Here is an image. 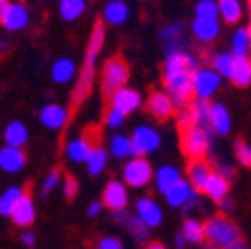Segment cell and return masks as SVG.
<instances>
[{"instance_id": "f35d334b", "label": "cell", "mask_w": 251, "mask_h": 249, "mask_svg": "<svg viewBox=\"0 0 251 249\" xmlns=\"http://www.w3.org/2000/svg\"><path fill=\"white\" fill-rule=\"evenodd\" d=\"M194 12H196V18H201V20H219L217 0H200Z\"/></svg>"}, {"instance_id": "8d00e7d4", "label": "cell", "mask_w": 251, "mask_h": 249, "mask_svg": "<svg viewBox=\"0 0 251 249\" xmlns=\"http://www.w3.org/2000/svg\"><path fill=\"white\" fill-rule=\"evenodd\" d=\"M126 227H128V233L132 235V239L136 241V243H140V245H148L150 243V227L142 222V220H138V217L132 213L130 215V220L126 222Z\"/></svg>"}, {"instance_id": "52a82bcc", "label": "cell", "mask_w": 251, "mask_h": 249, "mask_svg": "<svg viewBox=\"0 0 251 249\" xmlns=\"http://www.w3.org/2000/svg\"><path fill=\"white\" fill-rule=\"evenodd\" d=\"M222 76H219L211 66H200L192 76V90L194 100L200 102H211L215 94L222 88Z\"/></svg>"}, {"instance_id": "2e32d148", "label": "cell", "mask_w": 251, "mask_h": 249, "mask_svg": "<svg viewBox=\"0 0 251 249\" xmlns=\"http://www.w3.org/2000/svg\"><path fill=\"white\" fill-rule=\"evenodd\" d=\"M10 222L16 225V227H30L34 222H36V203L32 199L28 192H24V196L20 198V201L16 203V207L12 209L10 213Z\"/></svg>"}, {"instance_id": "d6a6232c", "label": "cell", "mask_w": 251, "mask_h": 249, "mask_svg": "<svg viewBox=\"0 0 251 249\" xmlns=\"http://www.w3.org/2000/svg\"><path fill=\"white\" fill-rule=\"evenodd\" d=\"M22 196H24V190L18 188V185H10V188H6L0 194V217H10L12 209L16 207Z\"/></svg>"}, {"instance_id": "ffe728a7", "label": "cell", "mask_w": 251, "mask_h": 249, "mask_svg": "<svg viewBox=\"0 0 251 249\" xmlns=\"http://www.w3.org/2000/svg\"><path fill=\"white\" fill-rule=\"evenodd\" d=\"M222 34V22L219 20H201L194 18L192 22V36L200 44H211Z\"/></svg>"}, {"instance_id": "3957f363", "label": "cell", "mask_w": 251, "mask_h": 249, "mask_svg": "<svg viewBox=\"0 0 251 249\" xmlns=\"http://www.w3.org/2000/svg\"><path fill=\"white\" fill-rule=\"evenodd\" d=\"M203 233H205V241L213 249H226L227 245L241 239L239 225L231 220V217H227L226 213L209 215L203 222Z\"/></svg>"}, {"instance_id": "7c38bea8", "label": "cell", "mask_w": 251, "mask_h": 249, "mask_svg": "<svg viewBox=\"0 0 251 249\" xmlns=\"http://www.w3.org/2000/svg\"><path fill=\"white\" fill-rule=\"evenodd\" d=\"M30 24V10L26 8L24 2H10L6 10L0 16V26L6 32H22Z\"/></svg>"}, {"instance_id": "4316f807", "label": "cell", "mask_w": 251, "mask_h": 249, "mask_svg": "<svg viewBox=\"0 0 251 249\" xmlns=\"http://www.w3.org/2000/svg\"><path fill=\"white\" fill-rule=\"evenodd\" d=\"M203 194H205L211 201L219 203L224 198L229 196V179L224 177L219 172L213 170V174L209 175V179H207V183H205V188H203Z\"/></svg>"}, {"instance_id": "e575fe53", "label": "cell", "mask_w": 251, "mask_h": 249, "mask_svg": "<svg viewBox=\"0 0 251 249\" xmlns=\"http://www.w3.org/2000/svg\"><path fill=\"white\" fill-rule=\"evenodd\" d=\"M209 110H211V102L194 100V102L187 104V112H190L194 126H207L209 128Z\"/></svg>"}, {"instance_id": "603a6c76", "label": "cell", "mask_w": 251, "mask_h": 249, "mask_svg": "<svg viewBox=\"0 0 251 249\" xmlns=\"http://www.w3.org/2000/svg\"><path fill=\"white\" fill-rule=\"evenodd\" d=\"M76 76H78V64L68 56L58 58L50 66V78L56 84H70Z\"/></svg>"}, {"instance_id": "9c48e42d", "label": "cell", "mask_w": 251, "mask_h": 249, "mask_svg": "<svg viewBox=\"0 0 251 249\" xmlns=\"http://www.w3.org/2000/svg\"><path fill=\"white\" fill-rule=\"evenodd\" d=\"M130 140H132V158H146V155L153 153L162 146V134L150 124L136 126Z\"/></svg>"}, {"instance_id": "1f68e13d", "label": "cell", "mask_w": 251, "mask_h": 249, "mask_svg": "<svg viewBox=\"0 0 251 249\" xmlns=\"http://www.w3.org/2000/svg\"><path fill=\"white\" fill-rule=\"evenodd\" d=\"M108 151L112 153V158L118 160H130L132 158V140L126 134H114L108 140Z\"/></svg>"}, {"instance_id": "836d02e7", "label": "cell", "mask_w": 251, "mask_h": 249, "mask_svg": "<svg viewBox=\"0 0 251 249\" xmlns=\"http://www.w3.org/2000/svg\"><path fill=\"white\" fill-rule=\"evenodd\" d=\"M229 80L239 88H247L251 84V60H249V56L247 58H235L233 72H231Z\"/></svg>"}, {"instance_id": "277c9868", "label": "cell", "mask_w": 251, "mask_h": 249, "mask_svg": "<svg viewBox=\"0 0 251 249\" xmlns=\"http://www.w3.org/2000/svg\"><path fill=\"white\" fill-rule=\"evenodd\" d=\"M213 148V132L207 126H192L181 130V153L187 162L205 160Z\"/></svg>"}, {"instance_id": "ab89813d", "label": "cell", "mask_w": 251, "mask_h": 249, "mask_svg": "<svg viewBox=\"0 0 251 249\" xmlns=\"http://www.w3.org/2000/svg\"><path fill=\"white\" fill-rule=\"evenodd\" d=\"M181 36H183V24L181 22H168L160 28V32H158V40L162 44L172 42V40L181 38Z\"/></svg>"}, {"instance_id": "7a4b0ae2", "label": "cell", "mask_w": 251, "mask_h": 249, "mask_svg": "<svg viewBox=\"0 0 251 249\" xmlns=\"http://www.w3.org/2000/svg\"><path fill=\"white\" fill-rule=\"evenodd\" d=\"M104 42H106V24L100 20L92 26V32H90V38L86 44V52H84L82 64H80V74H78L76 86L72 90V98H70L72 110L80 108L90 96L94 80H96V64H98L100 52L104 48Z\"/></svg>"}, {"instance_id": "c3c4849f", "label": "cell", "mask_w": 251, "mask_h": 249, "mask_svg": "<svg viewBox=\"0 0 251 249\" xmlns=\"http://www.w3.org/2000/svg\"><path fill=\"white\" fill-rule=\"evenodd\" d=\"M102 209H104L102 201H92V203L86 207V215H88V217H96V215H100Z\"/></svg>"}, {"instance_id": "ba28073f", "label": "cell", "mask_w": 251, "mask_h": 249, "mask_svg": "<svg viewBox=\"0 0 251 249\" xmlns=\"http://www.w3.org/2000/svg\"><path fill=\"white\" fill-rule=\"evenodd\" d=\"M153 172L148 158H130L122 168V181L132 190H144L153 181Z\"/></svg>"}, {"instance_id": "7dc6e473", "label": "cell", "mask_w": 251, "mask_h": 249, "mask_svg": "<svg viewBox=\"0 0 251 249\" xmlns=\"http://www.w3.org/2000/svg\"><path fill=\"white\" fill-rule=\"evenodd\" d=\"M112 213V220L116 222V224H122V225H126V222L130 220V211L128 209H118V211H110Z\"/></svg>"}, {"instance_id": "f1b7e54d", "label": "cell", "mask_w": 251, "mask_h": 249, "mask_svg": "<svg viewBox=\"0 0 251 249\" xmlns=\"http://www.w3.org/2000/svg\"><path fill=\"white\" fill-rule=\"evenodd\" d=\"M249 32L245 26H237L229 38V54L233 58H247L249 56Z\"/></svg>"}, {"instance_id": "d4e9b609", "label": "cell", "mask_w": 251, "mask_h": 249, "mask_svg": "<svg viewBox=\"0 0 251 249\" xmlns=\"http://www.w3.org/2000/svg\"><path fill=\"white\" fill-rule=\"evenodd\" d=\"M4 136V146H12V148H24L30 140V130L22 120H12L6 124V128L2 132Z\"/></svg>"}, {"instance_id": "f5cc1de1", "label": "cell", "mask_w": 251, "mask_h": 249, "mask_svg": "<svg viewBox=\"0 0 251 249\" xmlns=\"http://www.w3.org/2000/svg\"><path fill=\"white\" fill-rule=\"evenodd\" d=\"M185 245H187L185 237H183L181 233H177V235H176V249H185Z\"/></svg>"}, {"instance_id": "5bb4252c", "label": "cell", "mask_w": 251, "mask_h": 249, "mask_svg": "<svg viewBox=\"0 0 251 249\" xmlns=\"http://www.w3.org/2000/svg\"><path fill=\"white\" fill-rule=\"evenodd\" d=\"M146 110L160 122H166L176 116V106L166 94V90H151L146 98Z\"/></svg>"}, {"instance_id": "8fae6325", "label": "cell", "mask_w": 251, "mask_h": 249, "mask_svg": "<svg viewBox=\"0 0 251 249\" xmlns=\"http://www.w3.org/2000/svg\"><path fill=\"white\" fill-rule=\"evenodd\" d=\"M134 215L138 217V220H142L150 229L160 227L162 222H164V209H162V205L155 201L153 198H150V196L138 198L134 201Z\"/></svg>"}, {"instance_id": "60d3db41", "label": "cell", "mask_w": 251, "mask_h": 249, "mask_svg": "<svg viewBox=\"0 0 251 249\" xmlns=\"http://www.w3.org/2000/svg\"><path fill=\"white\" fill-rule=\"evenodd\" d=\"M126 118H128V116H124L120 110L108 106V108H106V114H104V124H106L108 130H120V128L124 126Z\"/></svg>"}, {"instance_id": "d590c367", "label": "cell", "mask_w": 251, "mask_h": 249, "mask_svg": "<svg viewBox=\"0 0 251 249\" xmlns=\"http://www.w3.org/2000/svg\"><path fill=\"white\" fill-rule=\"evenodd\" d=\"M233 64H235V58L229 52H215L211 56V68L222 76V78H231L233 72Z\"/></svg>"}, {"instance_id": "9f6ffc18", "label": "cell", "mask_w": 251, "mask_h": 249, "mask_svg": "<svg viewBox=\"0 0 251 249\" xmlns=\"http://www.w3.org/2000/svg\"><path fill=\"white\" fill-rule=\"evenodd\" d=\"M8 4H10V0H0V16H2V12L6 10Z\"/></svg>"}, {"instance_id": "83f0119b", "label": "cell", "mask_w": 251, "mask_h": 249, "mask_svg": "<svg viewBox=\"0 0 251 249\" xmlns=\"http://www.w3.org/2000/svg\"><path fill=\"white\" fill-rule=\"evenodd\" d=\"M217 6H219V20H224L226 24H237L245 14L243 0H217Z\"/></svg>"}, {"instance_id": "30bf717a", "label": "cell", "mask_w": 251, "mask_h": 249, "mask_svg": "<svg viewBox=\"0 0 251 249\" xmlns=\"http://www.w3.org/2000/svg\"><path fill=\"white\" fill-rule=\"evenodd\" d=\"M130 188L126 185L122 179H112L106 183V188L102 192V205L110 211H118V209H128L130 205Z\"/></svg>"}, {"instance_id": "7402d4cb", "label": "cell", "mask_w": 251, "mask_h": 249, "mask_svg": "<svg viewBox=\"0 0 251 249\" xmlns=\"http://www.w3.org/2000/svg\"><path fill=\"white\" fill-rule=\"evenodd\" d=\"M211 174H213V168L207 160H196L187 164V181L192 183V188L198 194H203V188Z\"/></svg>"}, {"instance_id": "bcb514c9", "label": "cell", "mask_w": 251, "mask_h": 249, "mask_svg": "<svg viewBox=\"0 0 251 249\" xmlns=\"http://www.w3.org/2000/svg\"><path fill=\"white\" fill-rule=\"evenodd\" d=\"M20 243H22L24 247H28V249H32V247L36 245V233H34L32 229H24V231L20 233Z\"/></svg>"}, {"instance_id": "ee69618b", "label": "cell", "mask_w": 251, "mask_h": 249, "mask_svg": "<svg viewBox=\"0 0 251 249\" xmlns=\"http://www.w3.org/2000/svg\"><path fill=\"white\" fill-rule=\"evenodd\" d=\"M80 192V183L74 175H64V181H62V194H64L66 199H74Z\"/></svg>"}, {"instance_id": "f546056e", "label": "cell", "mask_w": 251, "mask_h": 249, "mask_svg": "<svg viewBox=\"0 0 251 249\" xmlns=\"http://www.w3.org/2000/svg\"><path fill=\"white\" fill-rule=\"evenodd\" d=\"M86 12V0H58V14L64 22H76Z\"/></svg>"}, {"instance_id": "7bdbcfd3", "label": "cell", "mask_w": 251, "mask_h": 249, "mask_svg": "<svg viewBox=\"0 0 251 249\" xmlns=\"http://www.w3.org/2000/svg\"><path fill=\"white\" fill-rule=\"evenodd\" d=\"M94 249H126L124 241L116 235H102L94 243Z\"/></svg>"}, {"instance_id": "6f0895ef", "label": "cell", "mask_w": 251, "mask_h": 249, "mask_svg": "<svg viewBox=\"0 0 251 249\" xmlns=\"http://www.w3.org/2000/svg\"><path fill=\"white\" fill-rule=\"evenodd\" d=\"M245 10H247V16H249V22H251V0H247V4H245Z\"/></svg>"}, {"instance_id": "74e56055", "label": "cell", "mask_w": 251, "mask_h": 249, "mask_svg": "<svg viewBox=\"0 0 251 249\" xmlns=\"http://www.w3.org/2000/svg\"><path fill=\"white\" fill-rule=\"evenodd\" d=\"M62 181H64V174H62V170L60 168H52L46 174V177H44V181L40 185V198L42 199H48V196L54 194V190L60 188Z\"/></svg>"}, {"instance_id": "cb8c5ba5", "label": "cell", "mask_w": 251, "mask_h": 249, "mask_svg": "<svg viewBox=\"0 0 251 249\" xmlns=\"http://www.w3.org/2000/svg\"><path fill=\"white\" fill-rule=\"evenodd\" d=\"M130 18V6L124 2V0H110L104 6L102 12V22L106 26H122Z\"/></svg>"}, {"instance_id": "d6986e66", "label": "cell", "mask_w": 251, "mask_h": 249, "mask_svg": "<svg viewBox=\"0 0 251 249\" xmlns=\"http://www.w3.org/2000/svg\"><path fill=\"white\" fill-rule=\"evenodd\" d=\"M26 166V151L22 148L2 146L0 148V170L4 174H18Z\"/></svg>"}, {"instance_id": "9a60e30c", "label": "cell", "mask_w": 251, "mask_h": 249, "mask_svg": "<svg viewBox=\"0 0 251 249\" xmlns=\"http://www.w3.org/2000/svg\"><path fill=\"white\" fill-rule=\"evenodd\" d=\"M68 120H70V110L66 106L58 104V102H50V104L42 106L40 112H38V122L44 128L54 130V132L64 128L68 124Z\"/></svg>"}, {"instance_id": "b9f144b4", "label": "cell", "mask_w": 251, "mask_h": 249, "mask_svg": "<svg viewBox=\"0 0 251 249\" xmlns=\"http://www.w3.org/2000/svg\"><path fill=\"white\" fill-rule=\"evenodd\" d=\"M233 155L241 166L251 168V144H247L243 140H237L235 146H233Z\"/></svg>"}, {"instance_id": "ac0fdd59", "label": "cell", "mask_w": 251, "mask_h": 249, "mask_svg": "<svg viewBox=\"0 0 251 249\" xmlns=\"http://www.w3.org/2000/svg\"><path fill=\"white\" fill-rule=\"evenodd\" d=\"M200 194L192 188V183L187 181V179H181L179 183H176L174 188L164 196V199H166V203L170 205V207H174V209H183L187 203H190L192 199H196Z\"/></svg>"}, {"instance_id": "681fc988", "label": "cell", "mask_w": 251, "mask_h": 249, "mask_svg": "<svg viewBox=\"0 0 251 249\" xmlns=\"http://www.w3.org/2000/svg\"><path fill=\"white\" fill-rule=\"evenodd\" d=\"M215 172H219V174H222L224 177H227V179H231V177H233V174H235L233 166H229V164H219V168H217Z\"/></svg>"}, {"instance_id": "f907efd6", "label": "cell", "mask_w": 251, "mask_h": 249, "mask_svg": "<svg viewBox=\"0 0 251 249\" xmlns=\"http://www.w3.org/2000/svg\"><path fill=\"white\" fill-rule=\"evenodd\" d=\"M219 209H222V213H231V209H233V199L227 196V198H224L222 201H219Z\"/></svg>"}, {"instance_id": "484cf974", "label": "cell", "mask_w": 251, "mask_h": 249, "mask_svg": "<svg viewBox=\"0 0 251 249\" xmlns=\"http://www.w3.org/2000/svg\"><path fill=\"white\" fill-rule=\"evenodd\" d=\"M108 164H110V151H108V148H104L102 144L94 148V149L90 151V155H88V160L84 162L86 172H88V175H92V177H100V175L106 172Z\"/></svg>"}, {"instance_id": "e0dca14e", "label": "cell", "mask_w": 251, "mask_h": 249, "mask_svg": "<svg viewBox=\"0 0 251 249\" xmlns=\"http://www.w3.org/2000/svg\"><path fill=\"white\" fill-rule=\"evenodd\" d=\"M231 114L227 110L226 104L222 102H211V110H209V130L213 132V136H227L231 132Z\"/></svg>"}, {"instance_id": "816d5d0a", "label": "cell", "mask_w": 251, "mask_h": 249, "mask_svg": "<svg viewBox=\"0 0 251 249\" xmlns=\"http://www.w3.org/2000/svg\"><path fill=\"white\" fill-rule=\"evenodd\" d=\"M226 249H249V245H247V241H243V239H237L235 243L227 245Z\"/></svg>"}, {"instance_id": "8992f818", "label": "cell", "mask_w": 251, "mask_h": 249, "mask_svg": "<svg viewBox=\"0 0 251 249\" xmlns=\"http://www.w3.org/2000/svg\"><path fill=\"white\" fill-rule=\"evenodd\" d=\"M100 146V128H86L80 136L72 138L66 142L64 146V153H66V158L72 162V164H84L88 160V155L90 151Z\"/></svg>"}, {"instance_id": "11a10c76", "label": "cell", "mask_w": 251, "mask_h": 249, "mask_svg": "<svg viewBox=\"0 0 251 249\" xmlns=\"http://www.w3.org/2000/svg\"><path fill=\"white\" fill-rule=\"evenodd\" d=\"M8 48H10L8 40H4V38H0V54H4V52H6Z\"/></svg>"}, {"instance_id": "44dd1931", "label": "cell", "mask_w": 251, "mask_h": 249, "mask_svg": "<svg viewBox=\"0 0 251 249\" xmlns=\"http://www.w3.org/2000/svg\"><path fill=\"white\" fill-rule=\"evenodd\" d=\"M183 179L181 172L172 166V164H166V166H160L158 170L153 172V185H155V190H158V194L166 196L176 183H179Z\"/></svg>"}, {"instance_id": "f6af8a7d", "label": "cell", "mask_w": 251, "mask_h": 249, "mask_svg": "<svg viewBox=\"0 0 251 249\" xmlns=\"http://www.w3.org/2000/svg\"><path fill=\"white\" fill-rule=\"evenodd\" d=\"M176 120H177V126L179 130H185L192 126V118H190V112H187V108H181L176 112Z\"/></svg>"}, {"instance_id": "5b68a950", "label": "cell", "mask_w": 251, "mask_h": 249, "mask_svg": "<svg viewBox=\"0 0 251 249\" xmlns=\"http://www.w3.org/2000/svg\"><path fill=\"white\" fill-rule=\"evenodd\" d=\"M130 82V66L120 54L108 58L102 68H100V92L102 98L110 100V96L114 92H118L120 88H126Z\"/></svg>"}, {"instance_id": "db71d44e", "label": "cell", "mask_w": 251, "mask_h": 249, "mask_svg": "<svg viewBox=\"0 0 251 249\" xmlns=\"http://www.w3.org/2000/svg\"><path fill=\"white\" fill-rule=\"evenodd\" d=\"M144 249H168L162 241H150L148 245H144Z\"/></svg>"}, {"instance_id": "6da1fadb", "label": "cell", "mask_w": 251, "mask_h": 249, "mask_svg": "<svg viewBox=\"0 0 251 249\" xmlns=\"http://www.w3.org/2000/svg\"><path fill=\"white\" fill-rule=\"evenodd\" d=\"M200 68V58L192 54L190 50L170 54L164 60V90L166 94L172 98L176 112L181 108H187L194 100V90H192V76Z\"/></svg>"}, {"instance_id": "4fadbf2b", "label": "cell", "mask_w": 251, "mask_h": 249, "mask_svg": "<svg viewBox=\"0 0 251 249\" xmlns=\"http://www.w3.org/2000/svg\"><path fill=\"white\" fill-rule=\"evenodd\" d=\"M144 104V98L138 90L130 88V86H126V88H120L118 92H114V94L110 96L108 100V106L120 110L124 116H130L134 112H138Z\"/></svg>"}, {"instance_id": "4dcf8cb0", "label": "cell", "mask_w": 251, "mask_h": 249, "mask_svg": "<svg viewBox=\"0 0 251 249\" xmlns=\"http://www.w3.org/2000/svg\"><path fill=\"white\" fill-rule=\"evenodd\" d=\"M185 241L190 245H200L205 241V233H203V222H200L198 217H185L181 224V231H179Z\"/></svg>"}]
</instances>
